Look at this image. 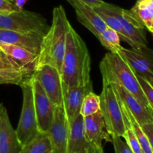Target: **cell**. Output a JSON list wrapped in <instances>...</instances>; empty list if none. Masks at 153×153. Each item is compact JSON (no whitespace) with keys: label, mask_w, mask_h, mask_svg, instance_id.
Here are the masks:
<instances>
[{"label":"cell","mask_w":153,"mask_h":153,"mask_svg":"<svg viewBox=\"0 0 153 153\" xmlns=\"http://www.w3.org/2000/svg\"><path fill=\"white\" fill-rule=\"evenodd\" d=\"M27 1H28V0H14L13 4L19 10H22V9H23L24 6Z\"/></svg>","instance_id":"34"},{"label":"cell","mask_w":153,"mask_h":153,"mask_svg":"<svg viewBox=\"0 0 153 153\" xmlns=\"http://www.w3.org/2000/svg\"><path fill=\"white\" fill-rule=\"evenodd\" d=\"M7 1H10V2H13V3L14 0H7Z\"/></svg>","instance_id":"38"},{"label":"cell","mask_w":153,"mask_h":153,"mask_svg":"<svg viewBox=\"0 0 153 153\" xmlns=\"http://www.w3.org/2000/svg\"><path fill=\"white\" fill-rule=\"evenodd\" d=\"M88 153H104L102 146L90 144L88 146Z\"/></svg>","instance_id":"33"},{"label":"cell","mask_w":153,"mask_h":153,"mask_svg":"<svg viewBox=\"0 0 153 153\" xmlns=\"http://www.w3.org/2000/svg\"><path fill=\"white\" fill-rule=\"evenodd\" d=\"M0 48L5 55L22 68L34 70L37 64L38 55L19 46L0 43Z\"/></svg>","instance_id":"19"},{"label":"cell","mask_w":153,"mask_h":153,"mask_svg":"<svg viewBox=\"0 0 153 153\" xmlns=\"http://www.w3.org/2000/svg\"><path fill=\"white\" fill-rule=\"evenodd\" d=\"M93 91L92 81L85 85L69 88L63 91V107L68 123L80 114L81 106L84 98Z\"/></svg>","instance_id":"12"},{"label":"cell","mask_w":153,"mask_h":153,"mask_svg":"<svg viewBox=\"0 0 153 153\" xmlns=\"http://www.w3.org/2000/svg\"><path fill=\"white\" fill-rule=\"evenodd\" d=\"M43 36L40 34H26L0 28V43L19 46L37 55L40 51Z\"/></svg>","instance_id":"14"},{"label":"cell","mask_w":153,"mask_h":153,"mask_svg":"<svg viewBox=\"0 0 153 153\" xmlns=\"http://www.w3.org/2000/svg\"><path fill=\"white\" fill-rule=\"evenodd\" d=\"M123 115L124 124H125L126 126V131L123 137H124V139L126 140V143L127 145L129 146L130 149H131L133 153H143L140 143H139L138 142V140H137V138L136 137L134 131L131 129L126 117L124 115L123 113Z\"/></svg>","instance_id":"26"},{"label":"cell","mask_w":153,"mask_h":153,"mask_svg":"<svg viewBox=\"0 0 153 153\" xmlns=\"http://www.w3.org/2000/svg\"><path fill=\"white\" fill-rule=\"evenodd\" d=\"M97 38L102 46L110 52L117 53L123 48L120 44V37L118 33L108 26L103 30Z\"/></svg>","instance_id":"24"},{"label":"cell","mask_w":153,"mask_h":153,"mask_svg":"<svg viewBox=\"0 0 153 153\" xmlns=\"http://www.w3.org/2000/svg\"><path fill=\"white\" fill-rule=\"evenodd\" d=\"M31 80L38 130L41 133H48L53 121L55 107L40 83L32 77Z\"/></svg>","instance_id":"9"},{"label":"cell","mask_w":153,"mask_h":153,"mask_svg":"<svg viewBox=\"0 0 153 153\" xmlns=\"http://www.w3.org/2000/svg\"><path fill=\"white\" fill-rule=\"evenodd\" d=\"M68 153H74L89 146L85 134L84 117L79 114L68 123Z\"/></svg>","instance_id":"18"},{"label":"cell","mask_w":153,"mask_h":153,"mask_svg":"<svg viewBox=\"0 0 153 153\" xmlns=\"http://www.w3.org/2000/svg\"><path fill=\"white\" fill-rule=\"evenodd\" d=\"M111 8L120 24L125 41L131 49L142 50L147 48L146 31L143 22L130 10L121 8L111 4Z\"/></svg>","instance_id":"7"},{"label":"cell","mask_w":153,"mask_h":153,"mask_svg":"<svg viewBox=\"0 0 153 153\" xmlns=\"http://www.w3.org/2000/svg\"><path fill=\"white\" fill-rule=\"evenodd\" d=\"M147 81L149 82V84H150V85H152V88H153V79H148Z\"/></svg>","instance_id":"37"},{"label":"cell","mask_w":153,"mask_h":153,"mask_svg":"<svg viewBox=\"0 0 153 153\" xmlns=\"http://www.w3.org/2000/svg\"><path fill=\"white\" fill-rule=\"evenodd\" d=\"M34 70L28 68H0V85H16L20 86L29 80Z\"/></svg>","instance_id":"20"},{"label":"cell","mask_w":153,"mask_h":153,"mask_svg":"<svg viewBox=\"0 0 153 153\" xmlns=\"http://www.w3.org/2000/svg\"><path fill=\"white\" fill-rule=\"evenodd\" d=\"M137 74L146 80L153 79V50L146 48L142 50L128 49L123 47L117 52Z\"/></svg>","instance_id":"11"},{"label":"cell","mask_w":153,"mask_h":153,"mask_svg":"<svg viewBox=\"0 0 153 153\" xmlns=\"http://www.w3.org/2000/svg\"><path fill=\"white\" fill-rule=\"evenodd\" d=\"M91 55L86 43L70 23L61 69L63 91L91 82Z\"/></svg>","instance_id":"1"},{"label":"cell","mask_w":153,"mask_h":153,"mask_svg":"<svg viewBox=\"0 0 153 153\" xmlns=\"http://www.w3.org/2000/svg\"><path fill=\"white\" fill-rule=\"evenodd\" d=\"M149 31H150L152 34L153 33V17H152V24H151V27H150V28H149Z\"/></svg>","instance_id":"36"},{"label":"cell","mask_w":153,"mask_h":153,"mask_svg":"<svg viewBox=\"0 0 153 153\" xmlns=\"http://www.w3.org/2000/svg\"><path fill=\"white\" fill-rule=\"evenodd\" d=\"M141 127L146 136L147 137L149 144H150L153 151V122L144 124V125L141 126Z\"/></svg>","instance_id":"31"},{"label":"cell","mask_w":153,"mask_h":153,"mask_svg":"<svg viewBox=\"0 0 153 153\" xmlns=\"http://www.w3.org/2000/svg\"><path fill=\"white\" fill-rule=\"evenodd\" d=\"M49 27L47 20L36 12L22 9L8 13H0V28L2 29L45 35Z\"/></svg>","instance_id":"4"},{"label":"cell","mask_w":153,"mask_h":153,"mask_svg":"<svg viewBox=\"0 0 153 153\" xmlns=\"http://www.w3.org/2000/svg\"><path fill=\"white\" fill-rule=\"evenodd\" d=\"M152 35H153V33H152Z\"/></svg>","instance_id":"40"},{"label":"cell","mask_w":153,"mask_h":153,"mask_svg":"<svg viewBox=\"0 0 153 153\" xmlns=\"http://www.w3.org/2000/svg\"><path fill=\"white\" fill-rule=\"evenodd\" d=\"M76 12L78 20L97 37L107 27L94 8L80 0H67Z\"/></svg>","instance_id":"13"},{"label":"cell","mask_w":153,"mask_h":153,"mask_svg":"<svg viewBox=\"0 0 153 153\" xmlns=\"http://www.w3.org/2000/svg\"><path fill=\"white\" fill-rule=\"evenodd\" d=\"M31 77L40 83L55 107L62 105V80L61 73L55 67L49 64L36 67Z\"/></svg>","instance_id":"8"},{"label":"cell","mask_w":153,"mask_h":153,"mask_svg":"<svg viewBox=\"0 0 153 153\" xmlns=\"http://www.w3.org/2000/svg\"><path fill=\"white\" fill-rule=\"evenodd\" d=\"M19 153H52L49 134L39 132L32 140L22 146Z\"/></svg>","instance_id":"22"},{"label":"cell","mask_w":153,"mask_h":153,"mask_svg":"<svg viewBox=\"0 0 153 153\" xmlns=\"http://www.w3.org/2000/svg\"><path fill=\"white\" fill-rule=\"evenodd\" d=\"M136 76H137V79H138V82L140 83V86H141L142 90H143V93H144L145 96H146V99H147V101L149 102V106H150V108L153 112V88L152 85L149 84V82L146 80L145 78L142 77L140 75L137 74L136 73Z\"/></svg>","instance_id":"27"},{"label":"cell","mask_w":153,"mask_h":153,"mask_svg":"<svg viewBox=\"0 0 153 153\" xmlns=\"http://www.w3.org/2000/svg\"><path fill=\"white\" fill-rule=\"evenodd\" d=\"M22 149L6 108L0 103V153H19Z\"/></svg>","instance_id":"16"},{"label":"cell","mask_w":153,"mask_h":153,"mask_svg":"<svg viewBox=\"0 0 153 153\" xmlns=\"http://www.w3.org/2000/svg\"><path fill=\"white\" fill-rule=\"evenodd\" d=\"M70 23L64 7H55L52 11V25L43 36L36 67L49 64L61 73L65 52L66 35Z\"/></svg>","instance_id":"2"},{"label":"cell","mask_w":153,"mask_h":153,"mask_svg":"<svg viewBox=\"0 0 153 153\" xmlns=\"http://www.w3.org/2000/svg\"><path fill=\"white\" fill-rule=\"evenodd\" d=\"M85 134L89 144L102 146L103 140L111 141L110 134L106 131L102 115L100 111L84 117Z\"/></svg>","instance_id":"17"},{"label":"cell","mask_w":153,"mask_h":153,"mask_svg":"<svg viewBox=\"0 0 153 153\" xmlns=\"http://www.w3.org/2000/svg\"><path fill=\"white\" fill-rule=\"evenodd\" d=\"M19 10L13 2L7 0H0V13H8L11 12Z\"/></svg>","instance_id":"30"},{"label":"cell","mask_w":153,"mask_h":153,"mask_svg":"<svg viewBox=\"0 0 153 153\" xmlns=\"http://www.w3.org/2000/svg\"><path fill=\"white\" fill-rule=\"evenodd\" d=\"M82 2L85 3V4H88V5L91 6L93 7H100L102 4L104 3L103 0H80Z\"/></svg>","instance_id":"32"},{"label":"cell","mask_w":153,"mask_h":153,"mask_svg":"<svg viewBox=\"0 0 153 153\" xmlns=\"http://www.w3.org/2000/svg\"><path fill=\"white\" fill-rule=\"evenodd\" d=\"M0 68H22L7 55L0 53Z\"/></svg>","instance_id":"29"},{"label":"cell","mask_w":153,"mask_h":153,"mask_svg":"<svg viewBox=\"0 0 153 153\" xmlns=\"http://www.w3.org/2000/svg\"><path fill=\"white\" fill-rule=\"evenodd\" d=\"M1 52H2V50L1 49V48H0V53H1Z\"/></svg>","instance_id":"39"},{"label":"cell","mask_w":153,"mask_h":153,"mask_svg":"<svg viewBox=\"0 0 153 153\" xmlns=\"http://www.w3.org/2000/svg\"><path fill=\"white\" fill-rule=\"evenodd\" d=\"M111 143H113L115 153H133L129 146L121 139V137L117 135L111 136Z\"/></svg>","instance_id":"28"},{"label":"cell","mask_w":153,"mask_h":153,"mask_svg":"<svg viewBox=\"0 0 153 153\" xmlns=\"http://www.w3.org/2000/svg\"><path fill=\"white\" fill-rule=\"evenodd\" d=\"M68 122L63 105L55 108L54 119L48 134L52 153H68Z\"/></svg>","instance_id":"10"},{"label":"cell","mask_w":153,"mask_h":153,"mask_svg":"<svg viewBox=\"0 0 153 153\" xmlns=\"http://www.w3.org/2000/svg\"><path fill=\"white\" fill-rule=\"evenodd\" d=\"M118 100H119V103L120 105L122 112L124 114V115L126 117L131 129L134 131L136 137H137V140H138L139 143H140V147H141L142 152H143V153H153L152 147H151L150 144H149V140H148L147 137H146L144 131L142 129L141 126L137 122V120H136L135 118L134 117V116L131 114V112L127 109V108L126 107L125 105L120 100L119 98H118Z\"/></svg>","instance_id":"21"},{"label":"cell","mask_w":153,"mask_h":153,"mask_svg":"<svg viewBox=\"0 0 153 153\" xmlns=\"http://www.w3.org/2000/svg\"><path fill=\"white\" fill-rule=\"evenodd\" d=\"M100 111L106 131L111 136L123 137L126 131L123 115L117 96L111 84L102 82V91L100 96Z\"/></svg>","instance_id":"5"},{"label":"cell","mask_w":153,"mask_h":153,"mask_svg":"<svg viewBox=\"0 0 153 153\" xmlns=\"http://www.w3.org/2000/svg\"><path fill=\"white\" fill-rule=\"evenodd\" d=\"M20 88L22 92V106L16 132L22 147L32 140L40 131L34 109L31 79L21 85Z\"/></svg>","instance_id":"6"},{"label":"cell","mask_w":153,"mask_h":153,"mask_svg":"<svg viewBox=\"0 0 153 153\" xmlns=\"http://www.w3.org/2000/svg\"><path fill=\"white\" fill-rule=\"evenodd\" d=\"M100 111V96L97 95L95 93H89L85 96L82 102L80 109V114L85 117L97 113Z\"/></svg>","instance_id":"25"},{"label":"cell","mask_w":153,"mask_h":153,"mask_svg":"<svg viewBox=\"0 0 153 153\" xmlns=\"http://www.w3.org/2000/svg\"><path fill=\"white\" fill-rule=\"evenodd\" d=\"M74 153H88V147L84 148V149H81V150L78 151V152Z\"/></svg>","instance_id":"35"},{"label":"cell","mask_w":153,"mask_h":153,"mask_svg":"<svg viewBox=\"0 0 153 153\" xmlns=\"http://www.w3.org/2000/svg\"><path fill=\"white\" fill-rule=\"evenodd\" d=\"M100 69L102 82L120 85L153 114L136 73L120 55L106 53L100 62Z\"/></svg>","instance_id":"3"},{"label":"cell","mask_w":153,"mask_h":153,"mask_svg":"<svg viewBox=\"0 0 153 153\" xmlns=\"http://www.w3.org/2000/svg\"><path fill=\"white\" fill-rule=\"evenodd\" d=\"M111 85L120 100L125 105L140 126L153 122V114L147 108L143 106L132 94L119 84L111 83Z\"/></svg>","instance_id":"15"},{"label":"cell","mask_w":153,"mask_h":153,"mask_svg":"<svg viewBox=\"0 0 153 153\" xmlns=\"http://www.w3.org/2000/svg\"><path fill=\"white\" fill-rule=\"evenodd\" d=\"M130 10L149 30L153 17V0H137Z\"/></svg>","instance_id":"23"}]
</instances>
